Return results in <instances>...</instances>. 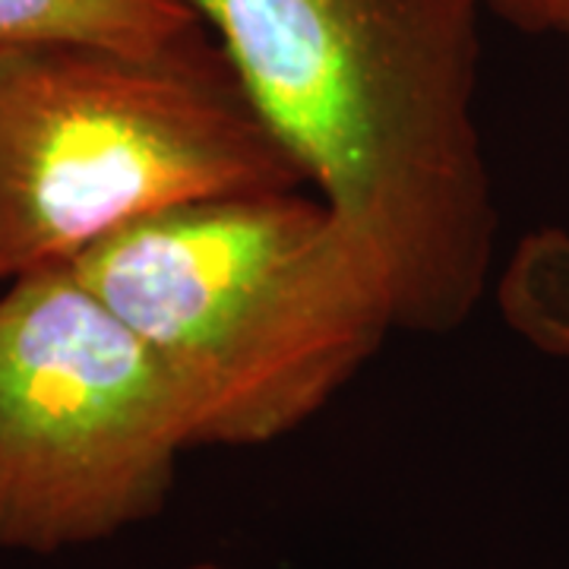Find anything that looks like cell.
Here are the masks:
<instances>
[{
    "mask_svg": "<svg viewBox=\"0 0 569 569\" xmlns=\"http://www.w3.org/2000/svg\"><path fill=\"white\" fill-rule=\"evenodd\" d=\"M310 190L203 29L159 51L0 48V284L190 203Z\"/></svg>",
    "mask_w": 569,
    "mask_h": 569,
    "instance_id": "obj_3",
    "label": "cell"
},
{
    "mask_svg": "<svg viewBox=\"0 0 569 569\" xmlns=\"http://www.w3.org/2000/svg\"><path fill=\"white\" fill-rule=\"evenodd\" d=\"M197 447L181 387L70 263L0 295V548L58 553L152 519Z\"/></svg>",
    "mask_w": 569,
    "mask_h": 569,
    "instance_id": "obj_4",
    "label": "cell"
},
{
    "mask_svg": "<svg viewBox=\"0 0 569 569\" xmlns=\"http://www.w3.org/2000/svg\"><path fill=\"white\" fill-rule=\"evenodd\" d=\"M557 39L567 44V58H569V22H567V26H563V29H560V36H557Z\"/></svg>",
    "mask_w": 569,
    "mask_h": 569,
    "instance_id": "obj_7",
    "label": "cell"
},
{
    "mask_svg": "<svg viewBox=\"0 0 569 569\" xmlns=\"http://www.w3.org/2000/svg\"><path fill=\"white\" fill-rule=\"evenodd\" d=\"M203 29L181 0H0V48L159 51Z\"/></svg>",
    "mask_w": 569,
    "mask_h": 569,
    "instance_id": "obj_5",
    "label": "cell"
},
{
    "mask_svg": "<svg viewBox=\"0 0 569 569\" xmlns=\"http://www.w3.org/2000/svg\"><path fill=\"white\" fill-rule=\"evenodd\" d=\"M485 10L529 36H560L569 22V0H485Z\"/></svg>",
    "mask_w": 569,
    "mask_h": 569,
    "instance_id": "obj_6",
    "label": "cell"
},
{
    "mask_svg": "<svg viewBox=\"0 0 569 569\" xmlns=\"http://www.w3.org/2000/svg\"><path fill=\"white\" fill-rule=\"evenodd\" d=\"M383 269L406 332L488 288L497 200L478 127L485 0H181Z\"/></svg>",
    "mask_w": 569,
    "mask_h": 569,
    "instance_id": "obj_1",
    "label": "cell"
},
{
    "mask_svg": "<svg viewBox=\"0 0 569 569\" xmlns=\"http://www.w3.org/2000/svg\"><path fill=\"white\" fill-rule=\"evenodd\" d=\"M70 266L181 387L197 447L291 433L399 329L383 269L307 190L168 209Z\"/></svg>",
    "mask_w": 569,
    "mask_h": 569,
    "instance_id": "obj_2",
    "label": "cell"
}]
</instances>
